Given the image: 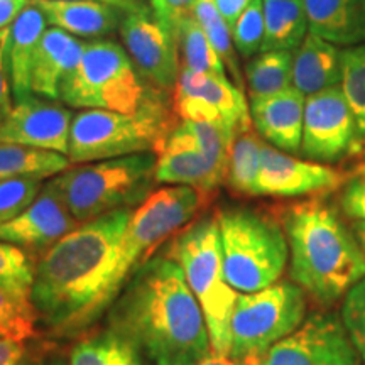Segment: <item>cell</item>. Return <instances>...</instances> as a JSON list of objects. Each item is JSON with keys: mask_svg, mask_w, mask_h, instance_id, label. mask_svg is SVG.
Masks as SVG:
<instances>
[{"mask_svg": "<svg viewBox=\"0 0 365 365\" xmlns=\"http://www.w3.org/2000/svg\"><path fill=\"white\" fill-rule=\"evenodd\" d=\"M31 0H0V31L9 29Z\"/></svg>", "mask_w": 365, "mask_h": 365, "instance_id": "obj_44", "label": "cell"}, {"mask_svg": "<svg viewBox=\"0 0 365 365\" xmlns=\"http://www.w3.org/2000/svg\"><path fill=\"white\" fill-rule=\"evenodd\" d=\"M360 148H364V139L340 85L307 97L299 149L304 158L336 163Z\"/></svg>", "mask_w": 365, "mask_h": 365, "instance_id": "obj_13", "label": "cell"}, {"mask_svg": "<svg viewBox=\"0 0 365 365\" xmlns=\"http://www.w3.org/2000/svg\"><path fill=\"white\" fill-rule=\"evenodd\" d=\"M232 140H234V135L230 132H227L220 125L212 124V122L180 120L171 130V134L168 135L166 143L193 145L203 154H207L217 166H220L227 176Z\"/></svg>", "mask_w": 365, "mask_h": 365, "instance_id": "obj_31", "label": "cell"}, {"mask_svg": "<svg viewBox=\"0 0 365 365\" xmlns=\"http://www.w3.org/2000/svg\"><path fill=\"white\" fill-rule=\"evenodd\" d=\"M86 43L58 27H48L31 71V93L58 102L63 81L80 63Z\"/></svg>", "mask_w": 365, "mask_h": 365, "instance_id": "obj_19", "label": "cell"}, {"mask_svg": "<svg viewBox=\"0 0 365 365\" xmlns=\"http://www.w3.org/2000/svg\"><path fill=\"white\" fill-rule=\"evenodd\" d=\"M232 39L237 53L250 59L261 53L264 41V6L262 0H252L232 27Z\"/></svg>", "mask_w": 365, "mask_h": 365, "instance_id": "obj_37", "label": "cell"}, {"mask_svg": "<svg viewBox=\"0 0 365 365\" xmlns=\"http://www.w3.org/2000/svg\"><path fill=\"white\" fill-rule=\"evenodd\" d=\"M108 327L153 365H200L212 352L203 309L173 259H149L108 308Z\"/></svg>", "mask_w": 365, "mask_h": 365, "instance_id": "obj_1", "label": "cell"}, {"mask_svg": "<svg viewBox=\"0 0 365 365\" xmlns=\"http://www.w3.org/2000/svg\"><path fill=\"white\" fill-rule=\"evenodd\" d=\"M309 33L336 46L365 43V0H303Z\"/></svg>", "mask_w": 365, "mask_h": 365, "instance_id": "obj_23", "label": "cell"}, {"mask_svg": "<svg viewBox=\"0 0 365 365\" xmlns=\"http://www.w3.org/2000/svg\"><path fill=\"white\" fill-rule=\"evenodd\" d=\"M73 113L56 100L31 95L14 103L0 122V143L53 150L68 156Z\"/></svg>", "mask_w": 365, "mask_h": 365, "instance_id": "obj_15", "label": "cell"}, {"mask_svg": "<svg viewBox=\"0 0 365 365\" xmlns=\"http://www.w3.org/2000/svg\"><path fill=\"white\" fill-rule=\"evenodd\" d=\"M159 98L164 93L144 80L124 46L108 39L86 43L59 90V102L83 110L134 113Z\"/></svg>", "mask_w": 365, "mask_h": 365, "instance_id": "obj_7", "label": "cell"}, {"mask_svg": "<svg viewBox=\"0 0 365 365\" xmlns=\"http://www.w3.org/2000/svg\"><path fill=\"white\" fill-rule=\"evenodd\" d=\"M38 178H6L0 180V225L21 215L43 190Z\"/></svg>", "mask_w": 365, "mask_h": 365, "instance_id": "obj_36", "label": "cell"}, {"mask_svg": "<svg viewBox=\"0 0 365 365\" xmlns=\"http://www.w3.org/2000/svg\"><path fill=\"white\" fill-rule=\"evenodd\" d=\"M264 143L259 134L250 129L237 132L228 153L225 182L239 195L255 196L259 171H261V153Z\"/></svg>", "mask_w": 365, "mask_h": 365, "instance_id": "obj_29", "label": "cell"}, {"mask_svg": "<svg viewBox=\"0 0 365 365\" xmlns=\"http://www.w3.org/2000/svg\"><path fill=\"white\" fill-rule=\"evenodd\" d=\"M304 103L307 95L294 86L269 97L252 98L249 103L252 125L272 148L282 153H299Z\"/></svg>", "mask_w": 365, "mask_h": 365, "instance_id": "obj_18", "label": "cell"}, {"mask_svg": "<svg viewBox=\"0 0 365 365\" xmlns=\"http://www.w3.org/2000/svg\"><path fill=\"white\" fill-rule=\"evenodd\" d=\"M175 118L173 107L168 108L163 98L134 113L81 110L73 117L68 158L73 164H85L132 154H158L178 124Z\"/></svg>", "mask_w": 365, "mask_h": 365, "instance_id": "obj_9", "label": "cell"}, {"mask_svg": "<svg viewBox=\"0 0 365 365\" xmlns=\"http://www.w3.org/2000/svg\"><path fill=\"white\" fill-rule=\"evenodd\" d=\"M341 81V51L339 46L308 33L293 54V86L301 93L314 95Z\"/></svg>", "mask_w": 365, "mask_h": 365, "instance_id": "obj_24", "label": "cell"}, {"mask_svg": "<svg viewBox=\"0 0 365 365\" xmlns=\"http://www.w3.org/2000/svg\"><path fill=\"white\" fill-rule=\"evenodd\" d=\"M360 359L341 318L314 313L254 365H360Z\"/></svg>", "mask_w": 365, "mask_h": 365, "instance_id": "obj_14", "label": "cell"}, {"mask_svg": "<svg viewBox=\"0 0 365 365\" xmlns=\"http://www.w3.org/2000/svg\"><path fill=\"white\" fill-rule=\"evenodd\" d=\"M156 156L158 185L191 186L212 198L218 186L225 182V171L190 144L164 143Z\"/></svg>", "mask_w": 365, "mask_h": 365, "instance_id": "obj_21", "label": "cell"}, {"mask_svg": "<svg viewBox=\"0 0 365 365\" xmlns=\"http://www.w3.org/2000/svg\"><path fill=\"white\" fill-rule=\"evenodd\" d=\"M298 284L279 282L240 293L230 319V352L242 365H254L271 346L291 335L307 318V296Z\"/></svg>", "mask_w": 365, "mask_h": 365, "instance_id": "obj_10", "label": "cell"}, {"mask_svg": "<svg viewBox=\"0 0 365 365\" xmlns=\"http://www.w3.org/2000/svg\"><path fill=\"white\" fill-rule=\"evenodd\" d=\"M340 205L346 217L365 222V168L344 186Z\"/></svg>", "mask_w": 365, "mask_h": 365, "instance_id": "obj_39", "label": "cell"}, {"mask_svg": "<svg viewBox=\"0 0 365 365\" xmlns=\"http://www.w3.org/2000/svg\"><path fill=\"white\" fill-rule=\"evenodd\" d=\"M340 88L352 108L360 137L365 139V43L341 51Z\"/></svg>", "mask_w": 365, "mask_h": 365, "instance_id": "obj_33", "label": "cell"}, {"mask_svg": "<svg viewBox=\"0 0 365 365\" xmlns=\"http://www.w3.org/2000/svg\"><path fill=\"white\" fill-rule=\"evenodd\" d=\"M156 164L154 153L132 154L76 164L49 181L73 218L85 223L115 210L140 207L158 185Z\"/></svg>", "mask_w": 365, "mask_h": 365, "instance_id": "obj_5", "label": "cell"}, {"mask_svg": "<svg viewBox=\"0 0 365 365\" xmlns=\"http://www.w3.org/2000/svg\"><path fill=\"white\" fill-rule=\"evenodd\" d=\"M262 51L294 53L309 33L303 0H262Z\"/></svg>", "mask_w": 365, "mask_h": 365, "instance_id": "obj_25", "label": "cell"}, {"mask_svg": "<svg viewBox=\"0 0 365 365\" xmlns=\"http://www.w3.org/2000/svg\"><path fill=\"white\" fill-rule=\"evenodd\" d=\"M364 148H365V143H364Z\"/></svg>", "mask_w": 365, "mask_h": 365, "instance_id": "obj_49", "label": "cell"}, {"mask_svg": "<svg viewBox=\"0 0 365 365\" xmlns=\"http://www.w3.org/2000/svg\"><path fill=\"white\" fill-rule=\"evenodd\" d=\"M36 266L17 245L0 240V289L31 301Z\"/></svg>", "mask_w": 365, "mask_h": 365, "instance_id": "obj_34", "label": "cell"}, {"mask_svg": "<svg viewBox=\"0 0 365 365\" xmlns=\"http://www.w3.org/2000/svg\"><path fill=\"white\" fill-rule=\"evenodd\" d=\"M73 163L65 154L0 143V180L6 178H54L70 170Z\"/></svg>", "mask_w": 365, "mask_h": 365, "instance_id": "obj_27", "label": "cell"}, {"mask_svg": "<svg viewBox=\"0 0 365 365\" xmlns=\"http://www.w3.org/2000/svg\"><path fill=\"white\" fill-rule=\"evenodd\" d=\"M249 97L262 98L293 86V53L262 51L245 65Z\"/></svg>", "mask_w": 365, "mask_h": 365, "instance_id": "obj_28", "label": "cell"}, {"mask_svg": "<svg viewBox=\"0 0 365 365\" xmlns=\"http://www.w3.org/2000/svg\"><path fill=\"white\" fill-rule=\"evenodd\" d=\"M173 112L180 120L212 122L234 137L252 127L244 91L228 76L196 73L182 66L173 91Z\"/></svg>", "mask_w": 365, "mask_h": 365, "instance_id": "obj_12", "label": "cell"}, {"mask_svg": "<svg viewBox=\"0 0 365 365\" xmlns=\"http://www.w3.org/2000/svg\"><path fill=\"white\" fill-rule=\"evenodd\" d=\"M21 365H24V364H21Z\"/></svg>", "mask_w": 365, "mask_h": 365, "instance_id": "obj_50", "label": "cell"}, {"mask_svg": "<svg viewBox=\"0 0 365 365\" xmlns=\"http://www.w3.org/2000/svg\"><path fill=\"white\" fill-rule=\"evenodd\" d=\"M51 27L83 39L118 33L125 11L88 0H31Z\"/></svg>", "mask_w": 365, "mask_h": 365, "instance_id": "obj_20", "label": "cell"}, {"mask_svg": "<svg viewBox=\"0 0 365 365\" xmlns=\"http://www.w3.org/2000/svg\"><path fill=\"white\" fill-rule=\"evenodd\" d=\"M46 29H48V21L33 2H29L16 22L9 27L6 63L14 103L33 95L31 71Z\"/></svg>", "mask_w": 365, "mask_h": 365, "instance_id": "obj_22", "label": "cell"}, {"mask_svg": "<svg viewBox=\"0 0 365 365\" xmlns=\"http://www.w3.org/2000/svg\"><path fill=\"white\" fill-rule=\"evenodd\" d=\"M88 2H98V4H105V6H112L120 9V11H129V9L135 7L137 4L144 2V0H88Z\"/></svg>", "mask_w": 365, "mask_h": 365, "instance_id": "obj_46", "label": "cell"}, {"mask_svg": "<svg viewBox=\"0 0 365 365\" xmlns=\"http://www.w3.org/2000/svg\"><path fill=\"white\" fill-rule=\"evenodd\" d=\"M250 2L252 0H215V6L232 31V27L235 26V22L239 21L242 12L249 7Z\"/></svg>", "mask_w": 365, "mask_h": 365, "instance_id": "obj_43", "label": "cell"}, {"mask_svg": "<svg viewBox=\"0 0 365 365\" xmlns=\"http://www.w3.org/2000/svg\"><path fill=\"white\" fill-rule=\"evenodd\" d=\"M340 318L360 357L365 360V279L345 294Z\"/></svg>", "mask_w": 365, "mask_h": 365, "instance_id": "obj_38", "label": "cell"}, {"mask_svg": "<svg viewBox=\"0 0 365 365\" xmlns=\"http://www.w3.org/2000/svg\"><path fill=\"white\" fill-rule=\"evenodd\" d=\"M26 349L22 341L0 336V365H21Z\"/></svg>", "mask_w": 365, "mask_h": 365, "instance_id": "obj_42", "label": "cell"}, {"mask_svg": "<svg viewBox=\"0 0 365 365\" xmlns=\"http://www.w3.org/2000/svg\"><path fill=\"white\" fill-rule=\"evenodd\" d=\"M39 365H61V364H39Z\"/></svg>", "mask_w": 365, "mask_h": 365, "instance_id": "obj_48", "label": "cell"}, {"mask_svg": "<svg viewBox=\"0 0 365 365\" xmlns=\"http://www.w3.org/2000/svg\"><path fill=\"white\" fill-rule=\"evenodd\" d=\"M340 185L341 175L327 164L303 161L272 148L271 144L262 145L255 196L298 198L327 193Z\"/></svg>", "mask_w": 365, "mask_h": 365, "instance_id": "obj_16", "label": "cell"}, {"mask_svg": "<svg viewBox=\"0 0 365 365\" xmlns=\"http://www.w3.org/2000/svg\"><path fill=\"white\" fill-rule=\"evenodd\" d=\"M215 217L228 284L237 293H254L276 284L289 259L281 223L267 213L244 207L220 208Z\"/></svg>", "mask_w": 365, "mask_h": 365, "instance_id": "obj_8", "label": "cell"}, {"mask_svg": "<svg viewBox=\"0 0 365 365\" xmlns=\"http://www.w3.org/2000/svg\"><path fill=\"white\" fill-rule=\"evenodd\" d=\"M178 48H180V63L182 68L196 73L228 76L222 58L218 56L193 14L181 22L178 31Z\"/></svg>", "mask_w": 365, "mask_h": 365, "instance_id": "obj_30", "label": "cell"}, {"mask_svg": "<svg viewBox=\"0 0 365 365\" xmlns=\"http://www.w3.org/2000/svg\"><path fill=\"white\" fill-rule=\"evenodd\" d=\"M78 225L80 223L73 218L66 203L49 181L21 215L0 225V240L21 249L48 252Z\"/></svg>", "mask_w": 365, "mask_h": 365, "instance_id": "obj_17", "label": "cell"}, {"mask_svg": "<svg viewBox=\"0 0 365 365\" xmlns=\"http://www.w3.org/2000/svg\"><path fill=\"white\" fill-rule=\"evenodd\" d=\"M354 234L359 239L360 245H362V249H364V252H365V222L357 220V222L354 223Z\"/></svg>", "mask_w": 365, "mask_h": 365, "instance_id": "obj_47", "label": "cell"}, {"mask_svg": "<svg viewBox=\"0 0 365 365\" xmlns=\"http://www.w3.org/2000/svg\"><path fill=\"white\" fill-rule=\"evenodd\" d=\"M148 2L154 14L170 27L178 38L181 22L193 14L196 0H148Z\"/></svg>", "mask_w": 365, "mask_h": 365, "instance_id": "obj_40", "label": "cell"}, {"mask_svg": "<svg viewBox=\"0 0 365 365\" xmlns=\"http://www.w3.org/2000/svg\"><path fill=\"white\" fill-rule=\"evenodd\" d=\"M36 312L31 301H24L0 289V335L26 341L36 331Z\"/></svg>", "mask_w": 365, "mask_h": 365, "instance_id": "obj_35", "label": "cell"}, {"mask_svg": "<svg viewBox=\"0 0 365 365\" xmlns=\"http://www.w3.org/2000/svg\"><path fill=\"white\" fill-rule=\"evenodd\" d=\"M0 336H2V335H0Z\"/></svg>", "mask_w": 365, "mask_h": 365, "instance_id": "obj_51", "label": "cell"}, {"mask_svg": "<svg viewBox=\"0 0 365 365\" xmlns=\"http://www.w3.org/2000/svg\"><path fill=\"white\" fill-rule=\"evenodd\" d=\"M118 36L144 80L164 95L173 93L181 70L178 38L149 2L144 0L124 14Z\"/></svg>", "mask_w": 365, "mask_h": 365, "instance_id": "obj_11", "label": "cell"}, {"mask_svg": "<svg viewBox=\"0 0 365 365\" xmlns=\"http://www.w3.org/2000/svg\"><path fill=\"white\" fill-rule=\"evenodd\" d=\"M140 354L134 341L108 327L76 341L68 365H144Z\"/></svg>", "mask_w": 365, "mask_h": 365, "instance_id": "obj_26", "label": "cell"}, {"mask_svg": "<svg viewBox=\"0 0 365 365\" xmlns=\"http://www.w3.org/2000/svg\"><path fill=\"white\" fill-rule=\"evenodd\" d=\"M134 210L80 223L36 264L31 304L54 336L71 339L85 331L86 314L102 293Z\"/></svg>", "mask_w": 365, "mask_h": 365, "instance_id": "obj_2", "label": "cell"}, {"mask_svg": "<svg viewBox=\"0 0 365 365\" xmlns=\"http://www.w3.org/2000/svg\"><path fill=\"white\" fill-rule=\"evenodd\" d=\"M200 365H242L234 360L232 357H228V355H220V354H215L212 350L207 357H205Z\"/></svg>", "mask_w": 365, "mask_h": 365, "instance_id": "obj_45", "label": "cell"}, {"mask_svg": "<svg viewBox=\"0 0 365 365\" xmlns=\"http://www.w3.org/2000/svg\"><path fill=\"white\" fill-rule=\"evenodd\" d=\"M166 257L185 272L186 282L203 309L215 354L230 352V319L240 293L228 284L223 269L220 228L215 215L193 220L168 244Z\"/></svg>", "mask_w": 365, "mask_h": 365, "instance_id": "obj_6", "label": "cell"}, {"mask_svg": "<svg viewBox=\"0 0 365 365\" xmlns=\"http://www.w3.org/2000/svg\"><path fill=\"white\" fill-rule=\"evenodd\" d=\"M208 202L210 198L191 186H164L153 191L149 198L132 212L129 225L117 247L112 271L102 293L86 314L85 330L108 312L130 277L153 259L159 245L190 225Z\"/></svg>", "mask_w": 365, "mask_h": 365, "instance_id": "obj_4", "label": "cell"}, {"mask_svg": "<svg viewBox=\"0 0 365 365\" xmlns=\"http://www.w3.org/2000/svg\"><path fill=\"white\" fill-rule=\"evenodd\" d=\"M294 284L331 307L365 279V252L336 212L322 200L287 207L281 215Z\"/></svg>", "mask_w": 365, "mask_h": 365, "instance_id": "obj_3", "label": "cell"}, {"mask_svg": "<svg viewBox=\"0 0 365 365\" xmlns=\"http://www.w3.org/2000/svg\"><path fill=\"white\" fill-rule=\"evenodd\" d=\"M9 39V29L0 31V122L12 110V88L9 80L7 63H6V48Z\"/></svg>", "mask_w": 365, "mask_h": 365, "instance_id": "obj_41", "label": "cell"}, {"mask_svg": "<svg viewBox=\"0 0 365 365\" xmlns=\"http://www.w3.org/2000/svg\"><path fill=\"white\" fill-rule=\"evenodd\" d=\"M195 19L200 22L203 31L207 33L210 43H212L218 56L222 58L223 65H225L227 75L234 83L242 88V73L239 66V53H237L234 39H232V31L223 21V17L218 12L215 6V0H196L193 7Z\"/></svg>", "mask_w": 365, "mask_h": 365, "instance_id": "obj_32", "label": "cell"}]
</instances>
